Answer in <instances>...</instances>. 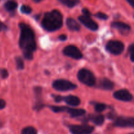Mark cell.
<instances>
[{"label": "cell", "mask_w": 134, "mask_h": 134, "mask_svg": "<svg viewBox=\"0 0 134 134\" xmlns=\"http://www.w3.org/2000/svg\"><path fill=\"white\" fill-rule=\"evenodd\" d=\"M20 35L19 46L22 51L24 57L28 60L34 58V53L36 51L37 44L34 30L27 24L21 22L19 24Z\"/></svg>", "instance_id": "obj_1"}, {"label": "cell", "mask_w": 134, "mask_h": 134, "mask_svg": "<svg viewBox=\"0 0 134 134\" xmlns=\"http://www.w3.org/2000/svg\"><path fill=\"white\" fill-rule=\"evenodd\" d=\"M63 25V16L58 10H53L44 14L41 26L47 31H54L61 28Z\"/></svg>", "instance_id": "obj_2"}, {"label": "cell", "mask_w": 134, "mask_h": 134, "mask_svg": "<svg viewBox=\"0 0 134 134\" xmlns=\"http://www.w3.org/2000/svg\"><path fill=\"white\" fill-rule=\"evenodd\" d=\"M77 78L82 83L88 86H94L96 83V79L94 73L86 69H81L77 73Z\"/></svg>", "instance_id": "obj_3"}, {"label": "cell", "mask_w": 134, "mask_h": 134, "mask_svg": "<svg viewBox=\"0 0 134 134\" xmlns=\"http://www.w3.org/2000/svg\"><path fill=\"white\" fill-rule=\"evenodd\" d=\"M52 86L58 91H69L77 88V86L73 82L65 79L56 80L52 83Z\"/></svg>", "instance_id": "obj_4"}, {"label": "cell", "mask_w": 134, "mask_h": 134, "mask_svg": "<svg viewBox=\"0 0 134 134\" xmlns=\"http://www.w3.org/2000/svg\"><path fill=\"white\" fill-rule=\"evenodd\" d=\"M106 50L114 55H119L124 51V44L120 41H110L106 44Z\"/></svg>", "instance_id": "obj_5"}, {"label": "cell", "mask_w": 134, "mask_h": 134, "mask_svg": "<svg viewBox=\"0 0 134 134\" xmlns=\"http://www.w3.org/2000/svg\"><path fill=\"white\" fill-rule=\"evenodd\" d=\"M69 128L72 134H91L94 130V127L86 124L70 125Z\"/></svg>", "instance_id": "obj_6"}, {"label": "cell", "mask_w": 134, "mask_h": 134, "mask_svg": "<svg viewBox=\"0 0 134 134\" xmlns=\"http://www.w3.org/2000/svg\"><path fill=\"white\" fill-rule=\"evenodd\" d=\"M113 126L120 128H133L134 126V119L133 117L119 116L115 119Z\"/></svg>", "instance_id": "obj_7"}, {"label": "cell", "mask_w": 134, "mask_h": 134, "mask_svg": "<svg viewBox=\"0 0 134 134\" xmlns=\"http://www.w3.org/2000/svg\"><path fill=\"white\" fill-rule=\"evenodd\" d=\"M64 55L72 58L75 60H79L82 58V54L77 47L74 45H69L65 47L63 50Z\"/></svg>", "instance_id": "obj_8"}, {"label": "cell", "mask_w": 134, "mask_h": 134, "mask_svg": "<svg viewBox=\"0 0 134 134\" xmlns=\"http://www.w3.org/2000/svg\"><path fill=\"white\" fill-rule=\"evenodd\" d=\"M35 96V102L34 106V109L35 111H40L45 106L42 98V88L40 86H36L34 89Z\"/></svg>", "instance_id": "obj_9"}, {"label": "cell", "mask_w": 134, "mask_h": 134, "mask_svg": "<svg viewBox=\"0 0 134 134\" xmlns=\"http://www.w3.org/2000/svg\"><path fill=\"white\" fill-rule=\"evenodd\" d=\"M79 20L87 28L92 31H96L98 30V24L93 20L90 16H86L81 15L79 17Z\"/></svg>", "instance_id": "obj_10"}, {"label": "cell", "mask_w": 134, "mask_h": 134, "mask_svg": "<svg viewBox=\"0 0 134 134\" xmlns=\"http://www.w3.org/2000/svg\"><path fill=\"white\" fill-rule=\"evenodd\" d=\"M113 96L115 99L122 101V102H131L133 99L132 94L128 90H126V89L117 90L114 93Z\"/></svg>", "instance_id": "obj_11"}, {"label": "cell", "mask_w": 134, "mask_h": 134, "mask_svg": "<svg viewBox=\"0 0 134 134\" xmlns=\"http://www.w3.org/2000/svg\"><path fill=\"white\" fill-rule=\"evenodd\" d=\"M111 26L113 28L116 29L123 35H128L130 33V26L124 22H118V21L113 22L111 23Z\"/></svg>", "instance_id": "obj_12"}, {"label": "cell", "mask_w": 134, "mask_h": 134, "mask_svg": "<svg viewBox=\"0 0 134 134\" xmlns=\"http://www.w3.org/2000/svg\"><path fill=\"white\" fill-rule=\"evenodd\" d=\"M83 122H86L88 121H91L97 126H101L104 123L105 117L102 115H94V114H90L86 117L82 119Z\"/></svg>", "instance_id": "obj_13"}, {"label": "cell", "mask_w": 134, "mask_h": 134, "mask_svg": "<svg viewBox=\"0 0 134 134\" xmlns=\"http://www.w3.org/2000/svg\"><path fill=\"white\" fill-rule=\"evenodd\" d=\"M114 82L107 78H102L99 80L97 87L99 89L105 90H111L113 89Z\"/></svg>", "instance_id": "obj_14"}, {"label": "cell", "mask_w": 134, "mask_h": 134, "mask_svg": "<svg viewBox=\"0 0 134 134\" xmlns=\"http://www.w3.org/2000/svg\"><path fill=\"white\" fill-rule=\"evenodd\" d=\"M65 112L68 113L71 117L72 118H77L79 117V116H82L85 115V113H86V111L85 109H75L68 107H67Z\"/></svg>", "instance_id": "obj_15"}, {"label": "cell", "mask_w": 134, "mask_h": 134, "mask_svg": "<svg viewBox=\"0 0 134 134\" xmlns=\"http://www.w3.org/2000/svg\"><path fill=\"white\" fill-rule=\"evenodd\" d=\"M62 101L71 106H78L81 103V100L78 97L71 95L65 97L62 96Z\"/></svg>", "instance_id": "obj_16"}, {"label": "cell", "mask_w": 134, "mask_h": 134, "mask_svg": "<svg viewBox=\"0 0 134 134\" xmlns=\"http://www.w3.org/2000/svg\"><path fill=\"white\" fill-rule=\"evenodd\" d=\"M66 25L68 29L71 31H79L81 26L75 19L72 18H68L66 20Z\"/></svg>", "instance_id": "obj_17"}, {"label": "cell", "mask_w": 134, "mask_h": 134, "mask_svg": "<svg viewBox=\"0 0 134 134\" xmlns=\"http://www.w3.org/2000/svg\"><path fill=\"white\" fill-rule=\"evenodd\" d=\"M18 7V3L15 0H8L4 5V7L8 12H13Z\"/></svg>", "instance_id": "obj_18"}, {"label": "cell", "mask_w": 134, "mask_h": 134, "mask_svg": "<svg viewBox=\"0 0 134 134\" xmlns=\"http://www.w3.org/2000/svg\"><path fill=\"white\" fill-rule=\"evenodd\" d=\"M58 1L63 5H65L69 8L74 7L80 2V0H58Z\"/></svg>", "instance_id": "obj_19"}, {"label": "cell", "mask_w": 134, "mask_h": 134, "mask_svg": "<svg viewBox=\"0 0 134 134\" xmlns=\"http://www.w3.org/2000/svg\"><path fill=\"white\" fill-rule=\"evenodd\" d=\"M107 106L105 103H94V108L97 113H102L106 109Z\"/></svg>", "instance_id": "obj_20"}, {"label": "cell", "mask_w": 134, "mask_h": 134, "mask_svg": "<svg viewBox=\"0 0 134 134\" xmlns=\"http://www.w3.org/2000/svg\"><path fill=\"white\" fill-rule=\"evenodd\" d=\"M21 134H37V130L32 126H27L24 128Z\"/></svg>", "instance_id": "obj_21"}, {"label": "cell", "mask_w": 134, "mask_h": 134, "mask_svg": "<svg viewBox=\"0 0 134 134\" xmlns=\"http://www.w3.org/2000/svg\"><path fill=\"white\" fill-rule=\"evenodd\" d=\"M16 64V68L17 69L22 70L24 68V64L23 59L20 56H17L15 58Z\"/></svg>", "instance_id": "obj_22"}, {"label": "cell", "mask_w": 134, "mask_h": 134, "mask_svg": "<svg viewBox=\"0 0 134 134\" xmlns=\"http://www.w3.org/2000/svg\"><path fill=\"white\" fill-rule=\"evenodd\" d=\"M20 10L22 13H24V14H29L31 13V11H32V9H31V8L30 7V6H28V5H23L21 6Z\"/></svg>", "instance_id": "obj_23"}, {"label": "cell", "mask_w": 134, "mask_h": 134, "mask_svg": "<svg viewBox=\"0 0 134 134\" xmlns=\"http://www.w3.org/2000/svg\"><path fill=\"white\" fill-rule=\"evenodd\" d=\"M94 16H95L96 17H97L98 18H99V19L103 20H105L108 19L109 18V16L107 14H105V13H102V12H99V13H96Z\"/></svg>", "instance_id": "obj_24"}, {"label": "cell", "mask_w": 134, "mask_h": 134, "mask_svg": "<svg viewBox=\"0 0 134 134\" xmlns=\"http://www.w3.org/2000/svg\"><path fill=\"white\" fill-rule=\"evenodd\" d=\"M0 75H1V78L5 79L9 76V72L6 69H0Z\"/></svg>", "instance_id": "obj_25"}, {"label": "cell", "mask_w": 134, "mask_h": 134, "mask_svg": "<svg viewBox=\"0 0 134 134\" xmlns=\"http://www.w3.org/2000/svg\"><path fill=\"white\" fill-rule=\"evenodd\" d=\"M128 52L130 53V57L131 61L133 62V44H131L128 48Z\"/></svg>", "instance_id": "obj_26"}, {"label": "cell", "mask_w": 134, "mask_h": 134, "mask_svg": "<svg viewBox=\"0 0 134 134\" xmlns=\"http://www.w3.org/2000/svg\"><path fill=\"white\" fill-rule=\"evenodd\" d=\"M52 97L54 98V100L55 102L56 103H60V102H62V96H54L53 95Z\"/></svg>", "instance_id": "obj_27"}, {"label": "cell", "mask_w": 134, "mask_h": 134, "mask_svg": "<svg viewBox=\"0 0 134 134\" xmlns=\"http://www.w3.org/2000/svg\"><path fill=\"white\" fill-rule=\"evenodd\" d=\"M82 13H83L84 16H91L92 15L91 13H90V10H89L88 9H86V8H84V9H82Z\"/></svg>", "instance_id": "obj_28"}, {"label": "cell", "mask_w": 134, "mask_h": 134, "mask_svg": "<svg viewBox=\"0 0 134 134\" xmlns=\"http://www.w3.org/2000/svg\"><path fill=\"white\" fill-rule=\"evenodd\" d=\"M7 30V26L5 24L3 23V22H1V21H0V32H1V31H6V30Z\"/></svg>", "instance_id": "obj_29"}, {"label": "cell", "mask_w": 134, "mask_h": 134, "mask_svg": "<svg viewBox=\"0 0 134 134\" xmlns=\"http://www.w3.org/2000/svg\"><path fill=\"white\" fill-rule=\"evenodd\" d=\"M107 118L111 120H115L116 119V114L114 112H111L107 115Z\"/></svg>", "instance_id": "obj_30"}, {"label": "cell", "mask_w": 134, "mask_h": 134, "mask_svg": "<svg viewBox=\"0 0 134 134\" xmlns=\"http://www.w3.org/2000/svg\"><path fill=\"white\" fill-rule=\"evenodd\" d=\"M5 105H6V103H5V101L3 99H0V110L5 108Z\"/></svg>", "instance_id": "obj_31"}, {"label": "cell", "mask_w": 134, "mask_h": 134, "mask_svg": "<svg viewBox=\"0 0 134 134\" xmlns=\"http://www.w3.org/2000/svg\"><path fill=\"white\" fill-rule=\"evenodd\" d=\"M67 35H61L58 37V39L61 41H64L67 39Z\"/></svg>", "instance_id": "obj_32"}, {"label": "cell", "mask_w": 134, "mask_h": 134, "mask_svg": "<svg viewBox=\"0 0 134 134\" xmlns=\"http://www.w3.org/2000/svg\"><path fill=\"white\" fill-rule=\"evenodd\" d=\"M126 1L132 7H134V0H126Z\"/></svg>", "instance_id": "obj_33"}, {"label": "cell", "mask_w": 134, "mask_h": 134, "mask_svg": "<svg viewBox=\"0 0 134 134\" xmlns=\"http://www.w3.org/2000/svg\"><path fill=\"white\" fill-rule=\"evenodd\" d=\"M33 1L35 3H39V2H41V1H43V0H33Z\"/></svg>", "instance_id": "obj_34"}, {"label": "cell", "mask_w": 134, "mask_h": 134, "mask_svg": "<svg viewBox=\"0 0 134 134\" xmlns=\"http://www.w3.org/2000/svg\"><path fill=\"white\" fill-rule=\"evenodd\" d=\"M130 134H133V133H130Z\"/></svg>", "instance_id": "obj_35"}]
</instances>
